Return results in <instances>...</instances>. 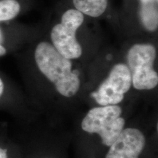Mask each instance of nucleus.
Segmentation results:
<instances>
[{"label":"nucleus","instance_id":"f257e3e1","mask_svg":"<svg viewBox=\"0 0 158 158\" xmlns=\"http://www.w3.org/2000/svg\"><path fill=\"white\" fill-rule=\"evenodd\" d=\"M35 61L41 73L54 85L61 95H76L81 86L78 73L73 70L70 59L62 56L51 43L42 41L37 45Z\"/></svg>","mask_w":158,"mask_h":158},{"label":"nucleus","instance_id":"f03ea898","mask_svg":"<svg viewBox=\"0 0 158 158\" xmlns=\"http://www.w3.org/2000/svg\"><path fill=\"white\" fill-rule=\"evenodd\" d=\"M156 56V48L151 43H135L128 49L125 64L135 89L152 90L157 86L158 74L155 69Z\"/></svg>","mask_w":158,"mask_h":158},{"label":"nucleus","instance_id":"7ed1b4c3","mask_svg":"<svg viewBox=\"0 0 158 158\" xmlns=\"http://www.w3.org/2000/svg\"><path fill=\"white\" fill-rule=\"evenodd\" d=\"M122 111V108L117 105L92 108L82 120V130L98 134L102 143L110 147L124 129L125 120L121 117Z\"/></svg>","mask_w":158,"mask_h":158},{"label":"nucleus","instance_id":"20e7f679","mask_svg":"<svg viewBox=\"0 0 158 158\" xmlns=\"http://www.w3.org/2000/svg\"><path fill=\"white\" fill-rule=\"evenodd\" d=\"M84 15L76 9L63 13L61 21L51 31V44L65 58L77 59L81 56V45L76 38V32L84 23Z\"/></svg>","mask_w":158,"mask_h":158},{"label":"nucleus","instance_id":"39448f33","mask_svg":"<svg viewBox=\"0 0 158 158\" xmlns=\"http://www.w3.org/2000/svg\"><path fill=\"white\" fill-rule=\"evenodd\" d=\"M132 86V78L127 66L124 63L114 65L109 74L91 97L101 106L118 105Z\"/></svg>","mask_w":158,"mask_h":158},{"label":"nucleus","instance_id":"423d86ee","mask_svg":"<svg viewBox=\"0 0 158 158\" xmlns=\"http://www.w3.org/2000/svg\"><path fill=\"white\" fill-rule=\"evenodd\" d=\"M145 144V136L141 130L126 128L110 146L106 158H139Z\"/></svg>","mask_w":158,"mask_h":158},{"label":"nucleus","instance_id":"0eeeda50","mask_svg":"<svg viewBox=\"0 0 158 158\" xmlns=\"http://www.w3.org/2000/svg\"><path fill=\"white\" fill-rule=\"evenodd\" d=\"M138 15L142 27L149 32L158 28V0H138Z\"/></svg>","mask_w":158,"mask_h":158},{"label":"nucleus","instance_id":"6e6552de","mask_svg":"<svg viewBox=\"0 0 158 158\" xmlns=\"http://www.w3.org/2000/svg\"><path fill=\"white\" fill-rule=\"evenodd\" d=\"M75 9L92 18H98L108 7V0H72Z\"/></svg>","mask_w":158,"mask_h":158},{"label":"nucleus","instance_id":"1a4fd4ad","mask_svg":"<svg viewBox=\"0 0 158 158\" xmlns=\"http://www.w3.org/2000/svg\"><path fill=\"white\" fill-rule=\"evenodd\" d=\"M21 11L17 0H0V22L15 19Z\"/></svg>","mask_w":158,"mask_h":158},{"label":"nucleus","instance_id":"9d476101","mask_svg":"<svg viewBox=\"0 0 158 158\" xmlns=\"http://www.w3.org/2000/svg\"><path fill=\"white\" fill-rule=\"evenodd\" d=\"M4 40H5L4 34L2 32V30L0 28V56H2L7 54V50H6L5 47L3 45Z\"/></svg>","mask_w":158,"mask_h":158},{"label":"nucleus","instance_id":"9b49d317","mask_svg":"<svg viewBox=\"0 0 158 158\" xmlns=\"http://www.w3.org/2000/svg\"><path fill=\"white\" fill-rule=\"evenodd\" d=\"M0 158H8V151L7 149L0 147Z\"/></svg>","mask_w":158,"mask_h":158},{"label":"nucleus","instance_id":"f8f14e48","mask_svg":"<svg viewBox=\"0 0 158 158\" xmlns=\"http://www.w3.org/2000/svg\"><path fill=\"white\" fill-rule=\"evenodd\" d=\"M4 90H5V84H4L2 79L0 78V98L3 94Z\"/></svg>","mask_w":158,"mask_h":158}]
</instances>
